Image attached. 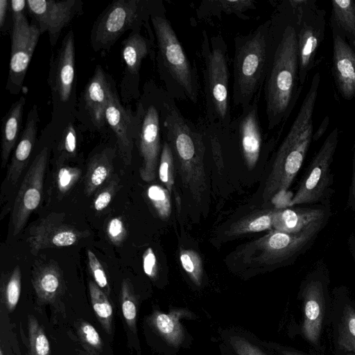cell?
<instances>
[{
    "label": "cell",
    "mask_w": 355,
    "mask_h": 355,
    "mask_svg": "<svg viewBox=\"0 0 355 355\" xmlns=\"http://www.w3.org/2000/svg\"><path fill=\"white\" fill-rule=\"evenodd\" d=\"M272 44L263 85L268 129L284 122L303 86L299 80L298 15L295 0L279 2L271 15Z\"/></svg>",
    "instance_id": "6da1fadb"
},
{
    "label": "cell",
    "mask_w": 355,
    "mask_h": 355,
    "mask_svg": "<svg viewBox=\"0 0 355 355\" xmlns=\"http://www.w3.org/2000/svg\"><path fill=\"white\" fill-rule=\"evenodd\" d=\"M162 133L171 148L183 187L200 202L206 189L205 137L198 124L187 119L167 93L162 112Z\"/></svg>",
    "instance_id": "7a4b0ae2"
},
{
    "label": "cell",
    "mask_w": 355,
    "mask_h": 355,
    "mask_svg": "<svg viewBox=\"0 0 355 355\" xmlns=\"http://www.w3.org/2000/svg\"><path fill=\"white\" fill-rule=\"evenodd\" d=\"M320 82V73L316 72L288 134L276 152L263 191L265 202L286 192L303 164L313 141V114Z\"/></svg>",
    "instance_id": "3957f363"
},
{
    "label": "cell",
    "mask_w": 355,
    "mask_h": 355,
    "mask_svg": "<svg viewBox=\"0 0 355 355\" xmlns=\"http://www.w3.org/2000/svg\"><path fill=\"white\" fill-rule=\"evenodd\" d=\"M234 42L232 104L242 109L264 85L272 51L271 17L248 34L236 36Z\"/></svg>",
    "instance_id": "277c9868"
},
{
    "label": "cell",
    "mask_w": 355,
    "mask_h": 355,
    "mask_svg": "<svg viewBox=\"0 0 355 355\" xmlns=\"http://www.w3.org/2000/svg\"><path fill=\"white\" fill-rule=\"evenodd\" d=\"M156 41L155 62L165 92L175 101L196 104L200 85L197 69L187 57L165 15V10L150 17Z\"/></svg>",
    "instance_id": "5b68a950"
},
{
    "label": "cell",
    "mask_w": 355,
    "mask_h": 355,
    "mask_svg": "<svg viewBox=\"0 0 355 355\" xmlns=\"http://www.w3.org/2000/svg\"><path fill=\"white\" fill-rule=\"evenodd\" d=\"M328 221H321L297 234L271 230L268 234L239 247L232 255L236 268L259 272L293 264L313 244Z\"/></svg>",
    "instance_id": "8992f818"
},
{
    "label": "cell",
    "mask_w": 355,
    "mask_h": 355,
    "mask_svg": "<svg viewBox=\"0 0 355 355\" xmlns=\"http://www.w3.org/2000/svg\"><path fill=\"white\" fill-rule=\"evenodd\" d=\"M202 73L205 98V117L207 124L227 127L232 119L230 104L229 55L226 42L218 33L209 37L202 31Z\"/></svg>",
    "instance_id": "52a82bcc"
},
{
    "label": "cell",
    "mask_w": 355,
    "mask_h": 355,
    "mask_svg": "<svg viewBox=\"0 0 355 355\" xmlns=\"http://www.w3.org/2000/svg\"><path fill=\"white\" fill-rule=\"evenodd\" d=\"M330 272L324 259H318L302 279L298 297L302 302L300 334L317 355L324 352V334L328 330L331 303Z\"/></svg>",
    "instance_id": "ba28073f"
},
{
    "label": "cell",
    "mask_w": 355,
    "mask_h": 355,
    "mask_svg": "<svg viewBox=\"0 0 355 355\" xmlns=\"http://www.w3.org/2000/svg\"><path fill=\"white\" fill-rule=\"evenodd\" d=\"M164 7L161 1L117 0L112 2L95 21L91 31V45L95 51L105 52L127 31H141L149 25L151 16Z\"/></svg>",
    "instance_id": "9c48e42d"
},
{
    "label": "cell",
    "mask_w": 355,
    "mask_h": 355,
    "mask_svg": "<svg viewBox=\"0 0 355 355\" xmlns=\"http://www.w3.org/2000/svg\"><path fill=\"white\" fill-rule=\"evenodd\" d=\"M166 92L150 84L137 112L139 150L141 157L139 175L145 182L156 178L162 148V112Z\"/></svg>",
    "instance_id": "30bf717a"
},
{
    "label": "cell",
    "mask_w": 355,
    "mask_h": 355,
    "mask_svg": "<svg viewBox=\"0 0 355 355\" xmlns=\"http://www.w3.org/2000/svg\"><path fill=\"white\" fill-rule=\"evenodd\" d=\"M339 130L335 128L310 162L288 207L331 205L334 193L331 164L338 146Z\"/></svg>",
    "instance_id": "8fae6325"
},
{
    "label": "cell",
    "mask_w": 355,
    "mask_h": 355,
    "mask_svg": "<svg viewBox=\"0 0 355 355\" xmlns=\"http://www.w3.org/2000/svg\"><path fill=\"white\" fill-rule=\"evenodd\" d=\"M10 8L12 25L6 89L12 94H18L41 33L35 24L28 21L26 0H12Z\"/></svg>",
    "instance_id": "7c38bea8"
},
{
    "label": "cell",
    "mask_w": 355,
    "mask_h": 355,
    "mask_svg": "<svg viewBox=\"0 0 355 355\" xmlns=\"http://www.w3.org/2000/svg\"><path fill=\"white\" fill-rule=\"evenodd\" d=\"M295 3L298 15L299 80L303 86L315 64L317 52L324 37L326 11L319 8L316 0H295Z\"/></svg>",
    "instance_id": "4fadbf2b"
},
{
    "label": "cell",
    "mask_w": 355,
    "mask_h": 355,
    "mask_svg": "<svg viewBox=\"0 0 355 355\" xmlns=\"http://www.w3.org/2000/svg\"><path fill=\"white\" fill-rule=\"evenodd\" d=\"M48 155V148H43L29 166L17 191L11 215L14 236L24 229L31 214L40 203Z\"/></svg>",
    "instance_id": "5bb4252c"
},
{
    "label": "cell",
    "mask_w": 355,
    "mask_h": 355,
    "mask_svg": "<svg viewBox=\"0 0 355 355\" xmlns=\"http://www.w3.org/2000/svg\"><path fill=\"white\" fill-rule=\"evenodd\" d=\"M328 331L333 350L355 354V299L345 285L331 291Z\"/></svg>",
    "instance_id": "9a60e30c"
},
{
    "label": "cell",
    "mask_w": 355,
    "mask_h": 355,
    "mask_svg": "<svg viewBox=\"0 0 355 355\" xmlns=\"http://www.w3.org/2000/svg\"><path fill=\"white\" fill-rule=\"evenodd\" d=\"M83 10L80 0H27V11L41 34L48 33L55 46L62 30Z\"/></svg>",
    "instance_id": "2e32d148"
},
{
    "label": "cell",
    "mask_w": 355,
    "mask_h": 355,
    "mask_svg": "<svg viewBox=\"0 0 355 355\" xmlns=\"http://www.w3.org/2000/svg\"><path fill=\"white\" fill-rule=\"evenodd\" d=\"M89 235L87 230L67 223L64 214L51 213L30 227L27 242L31 252L36 254L46 248L73 245Z\"/></svg>",
    "instance_id": "e0dca14e"
},
{
    "label": "cell",
    "mask_w": 355,
    "mask_h": 355,
    "mask_svg": "<svg viewBox=\"0 0 355 355\" xmlns=\"http://www.w3.org/2000/svg\"><path fill=\"white\" fill-rule=\"evenodd\" d=\"M49 84L54 112L61 105H67L73 100L75 89V42L72 30L65 35L51 60Z\"/></svg>",
    "instance_id": "ac0fdd59"
},
{
    "label": "cell",
    "mask_w": 355,
    "mask_h": 355,
    "mask_svg": "<svg viewBox=\"0 0 355 355\" xmlns=\"http://www.w3.org/2000/svg\"><path fill=\"white\" fill-rule=\"evenodd\" d=\"M106 123L114 132L120 155L125 165L132 161L134 139L137 138V116L130 114L121 104L116 89L112 86L105 111Z\"/></svg>",
    "instance_id": "d6986e66"
},
{
    "label": "cell",
    "mask_w": 355,
    "mask_h": 355,
    "mask_svg": "<svg viewBox=\"0 0 355 355\" xmlns=\"http://www.w3.org/2000/svg\"><path fill=\"white\" fill-rule=\"evenodd\" d=\"M331 32L332 74L341 96L350 101L355 98V48L338 31Z\"/></svg>",
    "instance_id": "ffe728a7"
},
{
    "label": "cell",
    "mask_w": 355,
    "mask_h": 355,
    "mask_svg": "<svg viewBox=\"0 0 355 355\" xmlns=\"http://www.w3.org/2000/svg\"><path fill=\"white\" fill-rule=\"evenodd\" d=\"M331 215V205L276 208L272 230L288 234H297L321 221H329Z\"/></svg>",
    "instance_id": "44dd1931"
},
{
    "label": "cell",
    "mask_w": 355,
    "mask_h": 355,
    "mask_svg": "<svg viewBox=\"0 0 355 355\" xmlns=\"http://www.w3.org/2000/svg\"><path fill=\"white\" fill-rule=\"evenodd\" d=\"M112 86L105 72L98 65L83 92L85 108L97 128L106 124L105 111Z\"/></svg>",
    "instance_id": "7402d4cb"
},
{
    "label": "cell",
    "mask_w": 355,
    "mask_h": 355,
    "mask_svg": "<svg viewBox=\"0 0 355 355\" xmlns=\"http://www.w3.org/2000/svg\"><path fill=\"white\" fill-rule=\"evenodd\" d=\"M38 121L37 108L34 105L29 110L22 134L7 171L5 182L8 186H16L28 164L36 139Z\"/></svg>",
    "instance_id": "603a6c76"
},
{
    "label": "cell",
    "mask_w": 355,
    "mask_h": 355,
    "mask_svg": "<svg viewBox=\"0 0 355 355\" xmlns=\"http://www.w3.org/2000/svg\"><path fill=\"white\" fill-rule=\"evenodd\" d=\"M154 41L144 37L141 31H134L122 43L121 57L125 65V74L133 79L137 85L142 61L153 52Z\"/></svg>",
    "instance_id": "cb8c5ba5"
},
{
    "label": "cell",
    "mask_w": 355,
    "mask_h": 355,
    "mask_svg": "<svg viewBox=\"0 0 355 355\" xmlns=\"http://www.w3.org/2000/svg\"><path fill=\"white\" fill-rule=\"evenodd\" d=\"M114 148H105L89 159L85 177V193L89 196L110 180L113 172Z\"/></svg>",
    "instance_id": "d4e9b609"
},
{
    "label": "cell",
    "mask_w": 355,
    "mask_h": 355,
    "mask_svg": "<svg viewBox=\"0 0 355 355\" xmlns=\"http://www.w3.org/2000/svg\"><path fill=\"white\" fill-rule=\"evenodd\" d=\"M26 99L24 96L15 101L3 119L1 126V166L4 168L13 150L21 125Z\"/></svg>",
    "instance_id": "484cf974"
},
{
    "label": "cell",
    "mask_w": 355,
    "mask_h": 355,
    "mask_svg": "<svg viewBox=\"0 0 355 355\" xmlns=\"http://www.w3.org/2000/svg\"><path fill=\"white\" fill-rule=\"evenodd\" d=\"M256 8L253 0H207L202 1L196 10L197 18L207 20L220 17L222 14L235 15L242 19H248L246 12Z\"/></svg>",
    "instance_id": "4316f807"
},
{
    "label": "cell",
    "mask_w": 355,
    "mask_h": 355,
    "mask_svg": "<svg viewBox=\"0 0 355 355\" xmlns=\"http://www.w3.org/2000/svg\"><path fill=\"white\" fill-rule=\"evenodd\" d=\"M33 283L40 297H53L60 291L62 284V275L58 264L49 261L36 266L33 270Z\"/></svg>",
    "instance_id": "83f0119b"
},
{
    "label": "cell",
    "mask_w": 355,
    "mask_h": 355,
    "mask_svg": "<svg viewBox=\"0 0 355 355\" xmlns=\"http://www.w3.org/2000/svg\"><path fill=\"white\" fill-rule=\"evenodd\" d=\"M330 26L355 48V0H332Z\"/></svg>",
    "instance_id": "f1b7e54d"
},
{
    "label": "cell",
    "mask_w": 355,
    "mask_h": 355,
    "mask_svg": "<svg viewBox=\"0 0 355 355\" xmlns=\"http://www.w3.org/2000/svg\"><path fill=\"white\" fill-rule=\"evenodd\" d=\"M276 208L256 211L232 223L224 233L227 238L245 234L272 230L273 216Z\"/></svg>",
    "instance_id": "f546056e"
},
{
    "label": "cell",
    "mask_w": 355,
    "mask_h": 355,
    "mask_svg": "<svg viewBox=\"0 0 355 355\" xmlns=\"http://www.w3.org/2000/svg\"><path fill=\"white\" fill-rule=\"evenodd\" d=\"M221 335L226 347L234 355H270L262 343L243 331L230 329Z\"/></svg>",
    "instance_id": "4dcf8cb0"
},
{
    "label": "cell",
    "mask_w": 355,
    "mask_h": 355,
    "mask_svg": "<svg viewBox=\"0 0 355 355\" xmlns=\"http://www.w3.org/2000/svg\"><path fill=\"white\" fill-rule=\"evenodd\" d=\"M154 324L159 332L169 342L174 344L180 343L183 334L175 313H157L154 318Z\"/></svg>",
    "instance_id": "1f68e13d"
},
{
    "label": "cell",
    "mask_w": 355,
    "mask_h": 355,
    "mask_svg": "<svg viewBox=\"0 0 355 355\" xmlns=\"http://www.w3.org/2000/svg\"><path fill=\"white\" fill-rule=\"evenodd\" d=\"M146 194L158 216L166 220L171 214V193L168 189L158 184H152L148 188Z\"/></svg>",
    "instance_id": "d6a6232c"
},
{
    "label": "cell",
    "mask_w": 355,
    "mask_h": 355,
    "mask_svg": "<svg viewBox=\"0 0 355 355\" xmlns=\"http://www.w3.org/2000/svg\"><path fill=\"white\" fill-rule=\"evenodd\" d=\"M175 161L171 147L164 140L158 166V175L161 182L171 194L174 187Z\"/></svg>",
    "instance_id": "836d02e7"
},
{
    "label": "cell",
    "mask_w": 355,
    "mask_h": 355,
    "mask_svg": "<svg viewBox=\"0 0 355 355\" xmlns=\"http://www.w3.org/2000/svg\"><path fill=\"white\" fill-rule=\"evenodd\" d=\"M179 259L184 270L192 282L200 286L203 275L202 259L193 250L182 248L179 252Z\"/></svg>",
    "instance_id": "e575fe53"
},
{
    "label": "cell",
    "mask_w": 355,
    "mask_h": 355,
    "mask_svg": "<svg viewBox=\"0 0 355 355\" xmlns=\"http://www.w3.org/2000/svg\"><path fill=\"white\" fill-rule=\"evenodd\" d=\"M89 290L93 309L105 325H109L112 315V307L105 293L92 281L89 283Z\"/></svg>",
    "instance_id": "d590c367"
},
{
    "label": "cell",
    "mask_w": 355,
    "mask_h": 355,
    "mask_svg": "<svg viewBox=\"0 0 355 355\" xmlns=\"http://www.w3.org/2000/svg\"><path fill=\"white\" fill-rule=\"evenodd\" d=\"M21 273L19 266H16L4 281L3 295L8 309L12 310L19 301L21 293Z\"/></svg>",
    "instance_id": "8d00e7d4"
},
{
    "label": "cell",
    "mask_w": 355,
    "mask_h": 355,
    "mask_svg": "<svg viewBox=\"0 0 355 355\" xmlns=\"http://www.w3.org/2000/svg\"><path fill=\"white\" fill-rule=\"evenodd\" d=\"M81 175L79 168L61 166L56 174L55 180L58 192L65 194L69 192L77 183Z\"/></svg>",
    "instance_id": "74e56055"
},
{
    "label": "cell",
    "mask_w": 355,
    "mask_h": 355,
    "mask_svg": "<svg viewBox=\"0 0 355 355\" xmlns=\"http://www.w3.org/2000/svg\"><path fill=\"white\" fill-rule=\"evenodd\" d=\"M119 178L114 177L96 195L93 207L97 211L104 210L111 202L119 186Z\"/></svg>",
    "instance_id": "f35d334b"
},
{
    "label": "cell",
    "mask_w": 355,
    "mask_h": 355,
    "mask_svg": "<svg viewBox=\"0 0 355 355\" xmlns=\"http://www.w3.org/2000/svg\"><path fill=\"white\" fill-rule=\"evenodd\" d=\"M59 149L64 158L74 157L77 152V132L72 123H69L63 130Z\"/></svg>",
    "instance_id": "ab89813d"
},
{
    "label": "cell",
    "mask_w": 355,
    "mask_h": 355,
    "mask_svg": "<svg viewBox=\"0 0 355 355\" xmlns=\"http://www.w3.org/2000/svg\"><path fill=\"white\" fill-rule=\"evenodd\" d=\"M87 254L88 266L95 283L99 288L109 291L107 278L102 264L92 250H88Z\"/></svg>",
    "instance_id": "60d3db41"
},
{
    "label": "cell",
    "mask_w": 355,
    "mask_h": 355,
    "mask_svg": "<svg viewBox=\"0 0 355 355\" xmlns=\"http://www.w3.org/2000/svg\"><path fill=\"white\" fill-rule=\"evenodd\" d=\"M108 239L114 245H120L127 236V230L120 217H114L109 220L106 227Z\"/></svg>",
    "instance_id": "b9f144b4"
},
{
    "label": "cell",
    "mask_w": 355,
    "mask_h": 355,
    "mask_svg": "<svg viewBox=\"0 0 355 355\" xmlns=\"http://www.w3.org/2000/svg\"><path fill=\"white\" fill-rule=\"evenodd\" d=\"M122 312L126 321L132 324L137 316L136 306L130 295V285L127 280L122 284Z\"/></svg>",
    "instance_id": "7bdbcfd3"
},
{
    "label": "cell",
    "mask_w": 355,
    "mask_h": 355,
    "mask_svg": "<svg viewBox=\"0 0 355 355\" xmlns=\"http://www.w3.org/2000/svg\"><path fill=\"white\" fill-rule=\"evenodd\" d=\"M31 346L33 355H49V342L42 331H33L31 332Z\"/></svg>",
    "instance_id": "ee69618b"
},
{
    "label": "cell",
    "mask_w": 355,
    "mask_h": 355,
    "mask_svg": "<svg viewBox=\"0 0 355 355\" xmlns=\"http://www.w3.org/2000/svg\"><path fill=\"white\" fill-rule=\"evenodd\" d=\"M143 269L145 274L151 279L157 275L156 256L151 248H148L143 254Z\"/></svg>",
    "instance_id": "f6af8a7d"
},
{
    "label": "cell",
    "mask_w": 355,
    "mask_h": 355,
    "mask_svg": "<svg viewBox=\"0 0 355 355\" xmlns=\"http://www.w3.org/2000/svg\"><path fill=\"white\" fill-rule=\"evenodd\" d=\"M266 348L270 349L272 352L276 355H317L306 353L295 348L279 345L277 343H262Z\"/></svg>",
    "instance_id": "bcb514c9"
},
{
    "label": "cell",
    "mask_w": 355,
    "mask_h": 355,
    "mask_svg": "<svg viewBox=\"0 0 355 355\" xmlns=\"http://www.w3.org/2000/svg\"><path fill=\"white\" fill-rule=\"evenodd\" d=\"M352 173L351 184L349 189V194L347 200V207L352 214L355 220V141L352 149Z\"/></svg>",
    "instance_id": "7dc6e473"
},
{
    "label": "cell",
    "mask_w": 355,
    "mask_h": 355,
    "mask_svg": "<svg viewBox=\"0 0 355 355\" xmlns=\"http://www.w3.org/2000/svg\"><path fill=\"white\" fill-rule=\"evenodd\" d=\"M86 341L94 347H98L101 344L100 336L95 328L88 323H84L81 327Z\"/></svg>",
    "instance_id": "c3c4849f"
},
{
    "label": "cell",
    "mask_w": 355,
    "mask_h": 355,
    "mask_svg": "<svg viewBox=\"0 0 355 355\" xmlns=\"http://www.w3.org/2000/svg\"><path fill=\"white\" fill-rule=\"evenodd\" d=\"M10 7V1L0 0V28H4L6 24L8 11Z\"/></svg>",
    "instance_id": "681fc988"
},
{
    "label": "cell",
    "mask_w": 355,
    "mask_h": 355,
    "mask_svg": "<svg viewBox=\"0 0 355 355\" xmlns=\"http://www.w3.org/2000/svg\"><path fill=\"white\" fill-rule=\"evenodd\" d=\"M329 123V117L328 116H326L321 122V123L320 124L315 132L313 134V141L319 140L322 137V135L324 134V132L327 131L328 128Z\"/></svg>",
    "instance_id": "f907efd6"
},
{
    "label": "cell",
    "mask_w": 355,
    "mask_h": 355,
    "mask_svg": "<svg viewBox=\"0 0 355 355\" xmlns=\"http://www.w3.org/2000/svg\"><path fill=\"white\" fill-rule=\"evenodd\" d=\"M347 247L349 254L355 261V234H351L347 239Z\"/></svg>",
    "instance_id": "816d5d0a"
},
{
    "label": "cell",
    "mask_w": 355,
    "mask_h": 355,
    "mask_svg": "<svg viewBox=\"0 0 355 355\" xmlns=\"http://www.w3.org/2000/svg\"><path fill=\"white\" fill-rule=\"evenodd\" d=\"M332 355H355V354L343 350H333Z\"/></svg>",
    "instance_id": "f5cc1de1"
},
{
    "label": "cell",
    "mask_w": 355,
    "mask_h": 355,
    "mask_svg": "<svg viewBox=\"0 0 355 355\" xmlns=\"http://www.w3.org/2000/svg\"><path fill=\"white\" fill-rule=\"evenodd\" d=\"M0 355H3V351H2V349H1V350H0Z\"/></svg>",
    "instance_id": "db71d44e"
}]
</instances>
